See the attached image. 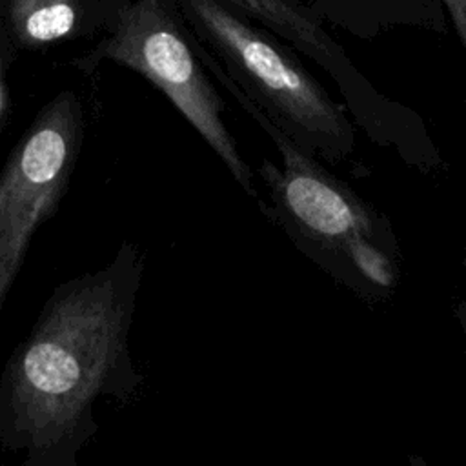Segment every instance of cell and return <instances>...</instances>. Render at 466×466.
Segmentation results:
<instances>
[{
    "mask_svg": "<svg viewBox=\"0 0 466 466\" xmlns=\"http://www.w3.org/2000/svg\"><path fill=\"white\" fill-rule=\"evenodd\" d=\"M144 253L124 242L95 271L53 289L0 373V448L24 466H76L98 431L102 399L129 402L142 384L129 329Z\"/></svg>",
    "mask_w": 466,
    "mask_h": 466,
    "instance_id": "6da1fadb",
    "label": "cell"
},
{
    "mask_svg": "<svg viewBox=\"0 0 466 466\" xmlns=\"http://www.w3.org/2000/svg\"><path fill=\"white\" fill-rule=\"evenodd\" d=\"M84 138L82 106L62 91L35 116L0 171V313L29 244L60 208Z\"/></svg>",
    "mask_w": 466,
    "mask_h": 466,
    "instance_id": "277c9868",
    "label": "cell"
},
{
    "mask_svg": "<svg viewBox=\"0 0 466 466\" xmlns=\"http://www.w3.org/2000/svg\"><path fill=\"white\" fill-rule=\"evenodd\" d=\"M355 271L377 288H390L395 282L393 262L379 240L370 237H357L350 240L340 253Z\"/></svg>",
    "mask_w": 466,
    "mask_h": 466,
    "instance_id": "ba28073f",
    "label": "cell"
},
{
    "mask_svg": "<svg viewBox=\"0 0 466 466\" xmlns=\"http://www.w3.org/2000/svg\"><path fill=\"white\" fill-rule=\"evenodd\" d=\"M9 22L22 46H46L75 31L78 4L76 0H11Z\"/></svg>",
    "mask_w": 466,
    "mask_h": 466,
    "instance_id": "8992f818",
    "label": "cell"
},
{
    "mask_svg": "<svg viewBox=\"0 0 466 466\" xmlns=\"http://www.w3.org/2000/svg\"><path fill=\"white\" fill-rule=\"evenodd\" d=\"M228 78L299 147L331 162L355 149V129L322 86L266 33L218 0H182Z\"/></svg>",
    "mask_w": 466,
    "mask_h": 466,
    "instance_id": "7a4b0ae2",
    "label": "cell"
},
{
    "mask_svg": "<svg viewBox=\"0 0 466 466\" xmlns=\"http://www.w3.org/2000/svg\"><path fill=\"white\" fill-rule=\"evenodd\" d=\"M446 7L451 15V20L457 27L459 38L462 42V47L466 51V0H444Z\"/></svg>",
    "mask_w": 466,
    "mask_h": 466,
    "instance_id": "9c48e42d",
    "label": "cell"
},
{
    "mask_svg": "<svg viewBox=\"0 0 466 466\" xmlns=\"http://www.w3.org/2000/svg\"><path fill=\"white\" fill-rule=\"evenodd\" d=\"M231 7L240 9L248 16H253L266 24L277 35L288 38L297 47L315 56L320 62H326L331 56V40L304 16L295 5L288 0H226Z\"/></svg>",
    "mask_w": 466,
    "mask_h": 466,
    "instance_id": "52a82bcc",
    "label": "cell"
},
{
    "mask_svg": "<svg viewBox=\"0 0 466 466\" xmlns=\"http://www.w3.org/2000/svg\"><path fill=\"white\" fill-rule=\"evenodd\" d=\"M5 113H7V84H5V55H4V47L0 44V133L4 127V120H5Z\"/></svg>",
    "mask_w": 466,
    "mask_h": 466,
    "instance_id": "30bf717a",
    "label": "cell"
},
{
    "mask_svg": "<svg viewBox=\"0 0 466 466\" xmlns=\"http://www.w3.org/2000/svg\"><path fill=\"white\" fill-rule=\"evenodd\" d=\"M100 60L118 62L158 87L220 157L244 191L255 195L251 169L222 120L220 96L187 40L157 0H137L127 5L111 36L78 66L91 71Z\"/></svg>",
    "mask_w": 466,
    "mask_h": 466,
    "instance_id": "3957f363",
    "label": "cell"
},
{
    "mask_svg": "<svg viewBox=\"0 0 466 466\" xmlns=\"http://www.w3.org/2000/svg\"><path fill=\"white\" fill-rule=\"evenodd\" d=\"M229 91L249 115L266 129L284 160V171L264 160L258 167L268 184L273 202L279 206L288 226L300 238L329 253H342L344 246L357 237L379 240L377 218L344 182L328 173L311 153L299 147L280 131L229 78L217 71Z\"/></svg>",
    "mask_w": 466,
    "mask_h": 466,
    "instance_id": "5b68a950",
    "label": "cell"
}]
</instances>
